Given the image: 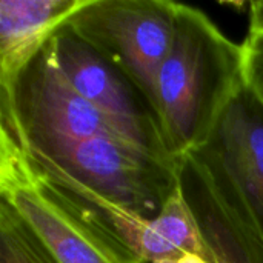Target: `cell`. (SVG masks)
Wrapping results in <instances>:
<instances>
[{"instance_id":"obj_1","label":"cell","mask_w":263,"mask_h":263,"mask_svg":"<svg viewBox=\"0 0 263 263\" xmlns=\"http://www.w3.org/2000/svg\"><path fill=\"white\" fill-rule=\"evenodd\" d=\"M247 85L243 43L202 9L177 3L174 35L157 76V116L180 160L205 146L234 96Z\"/></svg>"},{"instance_id":"obj_2","label":"cell","mask_w":263,"mask_h":263,"mask_svg":"<svg viewBox=\"0 0 263 263\" xmlns=\"http://www.w3.org/2000/svg\"><path fill=\"white\" fill-rule=\"evenodd\" d=\"M0 199L59 263H146L52 185L32 165L25 142L5 134H0Z\"/></svg>"},{"instance_id":"obj_3","label":"cell","mask_w":263,"mask_h":263,"mask_svg":"<svg viewBox=\"0 0 263 263\" xmlns=\"http://www.w3.org/2000/svg\"><path fill=\"white\" fill-rule=\"evenodd\" d=\"M26 151L32 159L146 219L157 217L180 185V162L163 159L117 136Z\"/></svg>"},{"instance_id":"obj_4","label":"cell","mask_w":263,"mask_h":263,"mask_svg":"<svg viewBox=\"0 0 263 263\" xmlns=\"http://www.w3.org/2000/svg\"><path fill=\"white\" fill-rule=\"evenodd\" d=\"M176 9L170 0H86L65 26L120 69L157 112V76L173 42Z\"/></svg>"},{"instance_id":"obj_5","label":"cell","mask_w":263,"mask_h":263,"mask_svg":"<svg viewBox=\"0 0 263 263\" xmlns=\"http://www.w3.org/2000/svg\"><path fill=\"white\" fill-rule=\"evenodd\" d=\"M0 126L18 128L29 149L97 136L120 137L66 79L51 39L25 66L12 89L0 91Z\"/></svg>"},{"instance_id":"obj_6","label":"cell","mask_w":263,"mask_h":263,"mask_svg":"<svg viewBox=\"0 0 263 263\" xmlns=\"http://www.w3.org/2000/svg\"><path fill=\"white\" fill-rule=\"evenodd\" d=\"M180 188L211 263H263V231L222 160L206 146L180 159Z\"/></svg>"},{"instance_id":"obj_7","label":"cell","mask_w":263,"mask_h":263,"mask_svg":"<svg viewBox=\"0 0 263 263\" xmlns=\"http://www.w3.org/2000/svg\"><path fill=\"white\" fill-rule=\"evenodd\" d=\"M51 45L71 85L120 137L163 159L180 162L166 145L156 109L120 69L65 25L54 32Z\"/></svg>"},{"instance_id":"obj_8","label":"cell","mask_w":263,"mask_h":263,"mask_svg":"<svg viewBox=\"0 0 263 263\" xmlns=\"http://www.w3.org/2000/svg\"><path fill=\"white\" fill-rule=\"evenodd\" d=\"M205 146L234 177L263 231L262 94L247 83L227 106Z\"/></svg>"},{"instance_id":"obj_9","label":"cell","mask_w":263,"mask_h":263,"mask_svg":"<svg viewBox=\"0 0 263 263\" xmlns=\"http://www.w3.org/2000/svg\"><path fill=\"white\" fill-rule=\"evenodd\" d=\"M86 0L0 2V91L12 89L25 66Z\"/></svg>"},{"instance_id":"obj_10","label":"cell","mask_w":263,"mask_h":263,"mask_svg":"<svg viewBox=\"0 0 263 263\" xmlns=\"http://www.w3.org/2000/svg\"><path fill=\"white\" fill-rule=\"evenodd\" d=\"M0 263H59L22 216L0 199Z\"/></svg>"},{"instance_id":"obj_11","label":"cell","mask_w":263,"mask_h":263,"mask_svg":"<svg viewBox=\"0 0 263 263\" xmlns=\"http://www.w3.org/2000/svg\"><path fill=\"white\" fill-rule=\"evenodd\" d=\"M247 83L263 96V32L248 34L243 42Z\"/></svg>"},{"instance_id":"obj_12","label":"cell","mask_w":263,"mask_h":263,"mask_svg":"<svg viewBox=\"0 0 263 263\" xmlns=\"http://www.w3.org/2000/svg\"><path fill=\"white\" fill-rule=\"evenodd\" d=\"M263 32V0H256L250 3V32L260 34Z\"/></svg>"},{"instance_id":"obj_13","label":"cell","mask_w":263,"mask_h":263,"mask_svg":"<svg viewBox=\"0 0 263 263\" xmlns=\"http://www.w3.org/2000/svg\"><path fill=\"white\" fill-rule=\"evenodd\" d=\"M165 263H206L205 260H202L200 257H197V256H193V254H186V256H183V257H180L179 260H176V262H165Z\"/></svg>"}]
</instances>
